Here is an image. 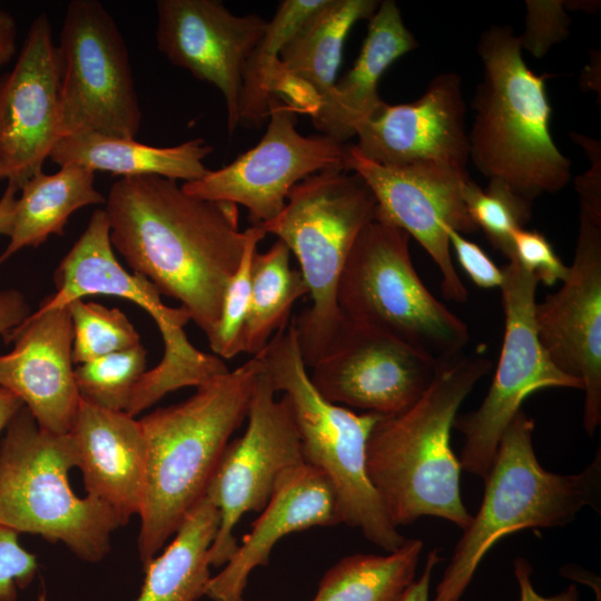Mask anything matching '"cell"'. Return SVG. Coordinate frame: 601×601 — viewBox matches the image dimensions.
<instances>
[{"label": "cell", "instance_id": "1", "mask_svg": "<svg viewBox=\"0 0 601 601\" xmlns=\"http://www.w3.org/2000/svg\"><path fill=\"white\" fill-rule=\"evenodd\" d=\"M105 205L112 248L209 336L248 238L237 205L188 195L159 176L119 178Z\"/></svg>", "mask_w": 601, "mask_h": 601}, {"label": "cell", "instance_id": "2", "mask_svg": "<svg viewBox=\"0 0 601 601\" xmlns=\"http://www.w3.org/2000/svg\"><path fill=\"white\" fill-rule=\"evenodd\" d=\"M492 367L481 355L441 364L431 384L406 411L381 416L366 445V471L394 526L422 516L464 530L472 515L460 492L459 459L450 445L457 411Z\"/></svg>", "mask_w": 601, "mask_h": 601}, {"label": "cell", "instance_id": "3", "mask_svg": "<svg viewBox=\"0 0 601 601\" xmlns=\"http://www.w3.org/2000/svg\"><path fill=\"white\" fill-rule=\"evenodd\" d=\"M264 371L254 356L196 387L187 400L139 420L147 447L138 552L144 566L205 495L233 433L247 418Z\"/></svg>", "mask_w": 601, "mask_h": 601}, {"label": "cell", "instance_id": "4", "mask_svg": "<svg viewBox=\"0 0 601 601\" xmlns=\"http://www.w3.org/2000/svg\"><path fill=\"white\" fill-rule=\"evenodd\" d=\"M477 52L484 76L473 100L469 160L489 181L505 185L530 203L562 189L570 180L571 161L550 132L546 75L529 69L520 38L510 27L483 31Z\"/></svg>", "mask_w": 601, "mask_h": 601}, {"label": "cell", "instance_id": "5", "mask_svg": "<svg viewBox=\"0 0 601 601\" xmlns=\"http://www.w3.org/2000/svg\"><path fill=\"white\" fill-rule=\"evenodd\" d=\"M534 421L522 410L512 418L485 475L481 506L463 530L432 601H460L485 554L523 529L571 523L585 506L600 511V452L580 473L545 470L536 457Z\"/></svg>", "mask_w": 601, "mask_h": 601}, {"label": "cell", "instance_id": "6", "mask_svg": "<svg viewBox=\"0 0 601 601\" xmlns=\"http://www.w3.org/2000/svg\"><path fill=\"white\" fill-rule=\"evenodd\" d=\"M376 208L373 193L357 174L331 168L296 184L282 211L257 224L295 255L308 287L312 303L294 319L307 367L325 354L343 326L339 278L354 242Z\"/></svg>", "mask_w": 601, "mask_h": 601}, {"label": "cell", "instance_id": "7", "mask_svg": "<svg viewBox=\"0 0 601 601\" xmlns=\"http://www.w3.org/2000/svg\"><path fill=\"white\" fill-rule=\"evenodd\" d=\"M285 327L257 356L274 390L283 392L288 403L303 460L332 483L342 523L358 529L371 543L393 552L406 539L391 522L366 471L367 441L382 415L357 414L325 400L311 381L294 319Z\"/></svg>", "mask_w": 601, "mask_h": 601}, {"label": "cell", "instance_id": "8", "mask_svg": "<svg viewBox=\"0 0 601 601\" xmlns=\"http://www.w3.org/2000/svg\"><path fill=\"white\" fill-rule=\"evenodd\" d=\"M77 466L71 435L40 428L22 406L0 445V525L61 542L82 561L99 562L122 523L106 503L73 493L68 474Z\"/></svg>", "mask_w": 601, "mask_h": 601}, {"label": "cell", "instance_id": "9", "mask_svg": "<svg viewBox=\"0 0 601 601\" xmlns=\"http://www.w3.org/2000/svg\"><path fill=\"white\" fill-rule=\"evenodd\" d=\"M408 240L405 230L376 213L345 263L338 306L346 321L382 331L444 364L463 354L470 332L424 285Z\"/></svg>", "mask_w": 601, "mask_h": 601}, {"label": "cell", "instance_id": "10", "mask_svg": "<svg viewBox=\"0 0 601 601\" xmlns=\"http://www.w3.org/2000/svg\"><path fill=\"white\" fill-rule=\"evenodd\" d=\"M60 138L78 132L135 139L142 114L128 48L97 0L67 4L60 33Z\"/></svg>", "mask_w": 601, "mask_h": 601}, {"label": "cell", "instance_id": "11", "mask_svg": "<svg viewBox=\"0 0 601 601\" xmlns=\"http://www.w3.org/2000/svg\"><path fill=\"white\" fill-rule=\"evenodd\" d=\"M500 287L504 311V336L497 368L477 410L456 415L463 434L461 469L485 477L500 440L525 398L544 388L583 391L581 381L561 372L542 347L534 322L538 280L515 259L503 268Z\"/></svg>", "mask_w": 601, "mask_h": 601}, {"label": "cell", "instance_id": "12", "mask_svg": "<svg viewBox=\"0 0 601 601\" xmlns=\"http://www.w3.org/2000/svg\"><path fill=\"white\" fill-rule=\"evenodd\" d=\"M56 292L37 311L67 306L89 295H111L140 306L157 324L164 342L155 375L174 387L199 386L227 371L218 356L197 349L184 327L188 312L165 305L156 287L142 275L129 273L117 260L110 242L107 213L96 209L85 231L59 263L53 275Z\"/></svg>", "mask_w": 601, "mask_h": 601}, {"label": "cell", "instance_id": "13", "mask_svg": "<svg viewBox=\"0 0 601 601\" xmlns=\"http://www.w3.org/2000/svg\"><path fill=\"white\" fill-rule=\"evenodd\" d=\"M275 394L264 365L249 403L247 427L227 444L206 490L220 518L209 550L211 566L225 565L236 552L234 529L242 516L262 512L279 476L304 462L288 403Z\"/></svg>", "mask_w": 601, "mask_h": 601}, {"label": "cell", "instance_id": "14", "mask_svg": "<svg viewBox=\"0 0 601 601\" xmlns=\"http://www.w3.org/2000/svg\"><path fill=\"white\" fill-rule=\"evenodd\" d=\"M296 115L289 105L274 96L268 107L267 129L259 142L229 165L184 183L183 190L206 200L242 205L257 225L276 217L290 189L303 179L325 169L347 170L349 145L322 134L300 135Z\"/></svg>", "mask_w": 601, "mask_h": 601}, {"label": "cell", "instance_id": "15", "mask_svg": "<svg viewBox=\"0 0 601 601\" xmlns=\"http://www.w3.org/2000/svg\"><path fill=\"white\" fill-rule=\"evenodd\" d=\"M346 168L357 174L373 193L376 213L405 230L431 256L442 276L441 289L450 300L463 303L469 292L456 273L447 230H477L469 216L464 189L467 170L433 165L387 166L362 156L349 145Z\"/></svg>", "mask_w": 601, "mask_h": 601}, {"label": "cell", "instance_id": "16", "mask_svg": "<svg viewBox=\"0 0 601 601\" xmlns=\"http://www.w3.org/2000/svg\"><path fill=\"white\" fill-rule=\"evenodd\" d=\"M539 341L552 363L583 384V425L601 422V206L580 203L572 265L560 289L534 307Z\"/></svg>", "mask_w": 601, "mask_h": 601}, {"label": "cell", "instance_id": "17", "mask_svg": "<svg viewBox=\"0 0 601 601\" xmlns=\"http://www.w3.org/2000/svg\"><path fill=\"white\" fill-rule=\"evenodd\" d=\"M440 365L398 338L344 318L309 377L331 403L390 416L421 397Z\"/></svg>", "mask_w": 601, "mask_h": 601}, {"label": "cell", "instance_id": "18", "mask_svg": "<svg viewBox=\"0 0 601 601\" xmlns=\"http://www.w3.org/2000/svg\"><path fill=\"white\" fill-rule=\"evenodd\" d=\"M62 59L42 12L31 22L13 68L0 77V161L21 186L42 171L60 140Z\"/></svg>", "mask_w": 601, "mask_h": 601}, {"label": "cell", "instance_id": "19", "mask_svg": "<svg viewBox=\"0 0 601 601\" xmlns=\"http://www.w3.org/2000/svg\"><path fill=\"white\" fill-rule=\"evenodd\" d=\"M156 9L158 50L220 91L231 135L239 125L244 67L268 21L234 14L218 0H158Z\"/></svg>", "mask_w": 601, "mask_h": 601}, {"label": "cell", "instance_id": "20", "mask_svg": "<svg viewBox=\"0 0 601 601\" xmlns=\"http://www.w3.org/2000/svg\"><path fill=\"white\" fill-rule=\"evenodd\" d=\"M355 149L381 165H433L466 170L469 130L461 78L435 76L415 101H385L356 127Z\"/></svg>", "mask_w": 601, "mask_h": 601}, {"label": "cell", "instance_id": "21", "mask_svg": "<svg viewBox=\"0 0 601 601\" xmlns=\"http://www.w3.org/2000/svg\"><path fill=\"white\" fill-rule=\"evenodd\" d=\"M0 387L18 396L40 428L70 432L80 402L72 366L73 328L68 306L36 311L3 335Z\"/></svg>", "mask_w": 601, "mask_h": 601}, {"label": "cell", "instance_id": "22", "mask_svg": "<svg viewBox=\"0 0 601 601\" xmlns=\"http://www.w3.org/2000/svg\"><path fill=\"white\" fill-rule=\"evenodd\" d=\"M262 512L224 569L210 578L205 592L210 600L244 601L250 572L268 564L274 545L283 536L342 523L332 483L305 462L279 476Z\"/></svg>", "mask_w": 601, "mask_h": 601}, {"label": "cell", "instance_id": "23", "mask_svg": "<svg viewBox=\"0 0 601 601\" xmlns=\"http://www.w3.org/2000/svg\"><path fill=\"white\" fill-rule=\"evenodd\" d=\"M69 434L87 495L109 505L126 525L145 499L147 447L139 420L80 398Z\"/></svg>", "mask_w": 601, "mask_h": 601}, {"label": "cell", "instance_id": "24", "mask_svg": "<svg viewBox=\"0 0 601 601\" xmlns=\"http://www.w3.org/2000/svg\"><path fill=\"white\" fill-rule=\"evenodd\" d=\"M378 6L375 0H325L282 48L270 80L273 97L313 117L336 82L349 30L371 19Z\"/></svg>", "mask_w": 601, "mask_h": 601}, {"label": "cell", "instance_id": "25", "mask_svg": "<svg viewBox=\"0 0 601 601\" xmlns=\"http://www.w3.org/2000/svg\"><path fill=\"white\" fill-rule=\"evenodd\" d=\"M418 46L405 27L393 0L380 2L370 19L368 30L353 67L335 82L318 111L314 127L325 136L346 142L356 127L383 105L377 86L386 69Z\"/></svg>", "mask_w": 601, "mask_h": 601}, {"label": "cell", "instance_id": "26", "mask_svg": "<svg viewBox=\"0 0 601 601\" xmlns=\"http://www.w3.org/2000/svg\"><path fill=\"white\" fill-rule=\"evenodd\" d=\"M213 146L198 137L171 147H156L135 139L78 132L60 138L49 158L60 167L77 164L120 178L159 176L184 183L203 178L204 159Z\"/></svg>", "mask_w": 601, "mask_h": 601}, {"label": "cell", "instance_id": "27", "mask_svg": "<svg viewBox=\"0 0 601 601\" xmlns=\"http://www.w3.org/2000/svg\"><path fill=\"white\" fill-rule=\"evenodd\" d=\"M20 191L0 265L20 249L38 247L51 235L62 236L69 217L78 209L106 203L95 186V171L77 164L63 165L53 174L40 171Z\"/></svg>", "mask_w": 601, "mask_h": 601}, {"label": "cell", "instance_id": "28", "mask_svg": "<svg viewBox=\"0 0 601 601\" xmlns=\"http://www.w3.org/2000/svg\"><path fill=\"white\" fill-rule=\"evenodd\" d=\"M219 521L218 509L204 495L165 551L144 566V585L135 601H198L205 595L211 578L209 550Z\"/></svg>", "mask_w": 601, "mask_h": 601}, {"label": "cell", "instance_id": "29", "mask_svg": "<svg viewBox=\"0 0 601 601\" xmlns=\"http://www.w3.org/2000/svg\"><path fill=\"white\" fill-rule=\"evenodd\" d=\"M423 542L405 540L387 555L355 553L322 577L312 601H401L415 580Z\"/></svg>", "mask_w": 601, "mask_h": 601}, {"label": "cell", "instance_id": "30", "mask_svg": "<svg viewBox=\"0 0 601 601\" xmlns=\"http://www.w3.org/2000/svg\"><path fill=\"white\" fill-rule=\"evenodd\" d=\"M290 250L277 239L252 263L249 308L242 335V353L259 355L274 335L286 326L295 302L308 295L299 269L290 266Z\"/></svg>", "mask_w": 601, "mask_h": 601}, {"label": "cell", "instance_id": "31", "mask_svg": "<svg viewBox=\"0 0 601 601\" xmlns=\"http://www.w3.org/2000/svg\"><path fill=\"white\" fill-rule=\"evenodd\" d=\"M325 0H285L268 21L266 31L249 55L243 72L239 125L258 128L268 118L273 98L270 80L278 56L303 21Z\"/></svg>", "mask_w": 601, "mask_h": 601}, {"label": "cell", "instance_id": "32", "mask_svg": "<svg viewBox=\"0 0 601 601\" xmlns=\"http://www.w3.org/2000/svg\"><path fill=\"white\" fill-rule=\"evenodd\" d=\"M146 365L147 351L141 343L79 364L75 381L80 398L106 410L125 412Z\"/></svg>", "mask_w": 601, "mask_h": 601}, {"label": "cell", "instance_id": "33", "mask_svg": "<svg viewBox=\"0 0 601 601\" xmlns=\"http://www.w3.org/2000/svg\"><path fill=\"white\" fill-rule=\"evenodd\" d=\"M72 328V359L83 364L140 344V335L120 309L76 299L68 305Z\"/></svg>", "mask_w": 601, "mask_h": 601}, {"label": "cell", "instance_id": "34", "mask_svg": "<svg viewBox=\"0 0 601 601\" xmlns=\"http://www.w3.org/2000/svg\"><path fill=\"white\" fill-rule=\"evenodd\" d=\"M464 201L477 229L481 228L492 246L510 259L512 234L529 220L532 203L501 183L489 181L486 189H482L472 179L465 186Z\"/></svg>", "mask_w": 601, "mask_h": 601}, {"label": "cell", "instance_id": "35", "mask_svg": "<svg viewBox=\"0 0 601 601\" xmlns=\"http://www.w3.org/2000/svg\"><path fill=\"white\" fill-rule=\"evenodd\" d=\"M247 231L244 255L226 287L218 323L207 336L213 354L219 358H231L242 353V335L250 300L253 257L258 243L266 236L258 225L247 228Z\"/></svg>", "mask_w": 601, "mask_h": 601}, {"label": "cell", "instance_id": "36", "mask_svg": "<svg viewBox=\"0 0 601 601\" xmlns=\"http://www.w3.org/2000/svg\"><path fill=\"white\" fill-rule=\"evenodd\" d=\"M512 247L510 259H515L538 283L552 286L565 279L569 266L564 265L543 234L520 228L512 234Z\"/></svg>", "mask_w": 601, "mask_h": 601}, {"label": "cell", "instance_id": "37", "mask_svg": "<svg viewBox=\"0 0 601 601\" xmlns=\"http://www.w3.org/2000/svg\"><path fill=\"white\" fill-rule=\"evenodd\" d=\"M526 30L519 36L521 47L540 57L568 35L569 18L559 1H526Z\"/></svg>", "mask_w": 601, "mask_h": 601}, {"label": "cell", "instance_id": "38", "mask_svg": "<svg viewBox=\"0 0 601 601\" xmlns=\"http://www.w3.org/2000/svg\"><path fill=\"white\" fill-rule=\"evenodd\" d=\"M16 531L0 525V601H16L18 589L33 580L38 563L18 542Z\"/></svg>", "mask_w": 601, "mask_h": 601}, {"label": "cell", "instance_id": "39", "mask_svg": "<svg viewBox=\"0 0 601 601\" xmlns=\"http://www.w3.org/2000/svg\"><path fill=\"white\" fill-rule=\"evenodd\" d=\"M447 237L457 262L475 285L482 288L501 287L503 269L499 268L477 244L451 228Z\"/></svg>", "mask_w": 601, "mask_h": 601}, {"label": "cell", "instance_id": "40", "mask_svg": "<svg viewBox=\"0 0 601 601\" xmlns=\"http://www.w3.org/2000/svg\"><path fill=\"white\" fill-rule=\"evenodd\" d=\"M531 565L525 559H515L514 573L520 588V601H579V590L574 584L553 597L539 594L531 582Z\"/></svg>", "mask_w": 601, "mask_h": 601}, {"label": "cell", "instance_id": "41", "mask_svg": "<svg viewBox=\"0 0 601 601\" xmlns=\"http://www.w3.org/2000/svg\"><path fill=\"white\" fill-rule=\"evenodd\" d=\"M29 306L23 295L18 290H0V334L22 323L28 316Z\"/></svg>", "mask_w": 601, "mask_h": 601}, {"label": "cell", "instance_id": "42", "mask_svg": "<svg viewBox=\"0 0 601 601\" xmlns=\"http://www.w3.org/2000/svg\"><path fill=\"white\" fill-rule=\"evenodd\" d=\"M442 561L437 550H432L425 562L424 570L418 578L408 587L401 601H432L430 599V584L433 569Z\"/></svg>", "mask_w": 601, "mask_h": 601}, {"label": "cell", "instance_id": "43", "mask_svg": "<svg viewBox=\"0 0 601 601\" xmlns=\"http://www.w3.org/2000/svg\"><path fill=\"white\" fill-rule=\"evenodd\" d=\"M17 33L13 16L0 9V69L8 65L17 52Z\"/></svg>", "mask_w": 601, "mask_h": 601}, {"label": "cell", "instance_id": "44", "mask_svg": "<svg viewBox=\"0 0 601 601\" xmlns=\"http://www.w3.org/2000/svg\"><path fill=\"white\" fill-rule=\"evenodd\" d=\"M18 191V186L8 181L6 190L0 198V235L8 236L9 234L11 214Z\"/></svg>", "mask_w": 601, "mask_h": 601}, {"label": "cell", "instance_id": "45", "mask_svg": "<svg viewBox=\"0 0 601 601\" xmlns=\"http://www.w3.org/2000/svg\"><path fill=\"white\" fill-rule=\"evenodd\" d=\"M22 406L24 405L18 396L0 387V432L8 426Z\"/></svg>", "mask_w": 601, "mask_h": 601}, {"label": "cell", "instance_id": "46", "mask_svg": "<svg viewBox=\"0 0 601 601\" xmlns=\"http://www.w3.org/2000/svg\"><path fill=\"white\" fill-rule=\"evenodd\" d=\"M0 179H6V174H4L3 167L1 165V161H0Z\"/></svg>", "mask_w": 601, "mask_h": 601}, {"label": "cell", "instance_id": "47", "mask_svg": "<svg viewBox=\"0 0 601 601\" xmlns=\"http://www.w3.org/2000/svg\"><path fill=\"white\" fill-rule=\"evenodd\" d=\"M263 601H275V600H263Z\"/></svg>", "mask_w": 601, "mask_h": 601}, {"label": "cell", "instance_id": "48", "mask_svg": "<svg viewBox=\"0 0 601 601\" xmlns=\"http://www.w3.org/2000/svg\"><path fill=\"white\" fill-rule=\"evenodd\" d=\"M41 601H45L43 597H41Z\"/></svg>", "mask_w": 601, "mask_h": 601}]
</instances>
